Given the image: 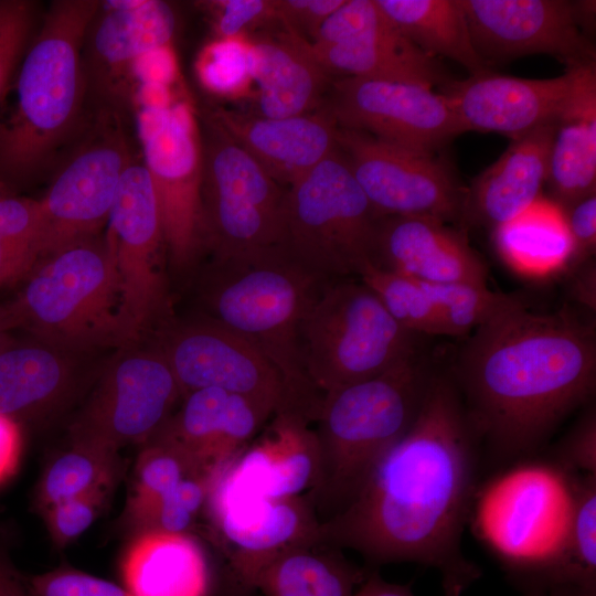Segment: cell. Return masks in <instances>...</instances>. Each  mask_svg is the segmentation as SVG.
<instances>
[{
    "mask_svg": "<svg viewBox=\"0 0 596 596\" xmlns=\"http://www.w3.org/2000/svg\"><path fill=\"white\" fill-rule=\"evenodd\" d=\"M482 458L481 437L447 364L438 362L413 425L354 499L320 522V542L374 565L434 568L444 596H461L482 575L461 549Z\"/></svg>",
    "mask_w": 596,
    "mask_h": 596,
    "instance_id": "obj_1",
    "label": "cell"
},
{
    "mask_svg": "<svg viewBox=\"0 0 596 596\" xmlns=\"http://www.w3.org/2000/svg\"><path fill=\"white\" fill-rule=\"evenodd\" d=\"M483 456L533 457L596 387L595 320L568 305L535 312L513 297L469 333L447 363Z\"/></svg>",
    "mask_w": 596,
    "mask_h": 596,
    "instance_id": "obj_2",
    "label": "cell"
},
{
    "mask_svg": "<svg viewBox=\"0 0 596 596\" xmlns=\"http://www.w3.org/2000/svg\"><path fill=\"white\" fill-rule=\"evenodd\" d=\"M100 0H54L0 105V191L19 194L53 173L91 111L82 68Z\"/></svg>",
    "mask_w": 596,
    "mask_h": 596,
    "instance_id": "obj_3",
    "label": "cell"
},
{
    "mask_svg": "<svg viewBox=\"0 0 596 596\" xmlns=\"http://www.w3.org/2000/svg\"><path fill=\"white\" fill-rule=\"evenodd\" d=\"M439 361L424 349L387 371L321 395L319 466L307 493L320 522L343 510L413 425Z\"/></svg>",
    "mask_w": 596,
    "mask_h": 596,
    "instance_id": "obj_4",
    "label": "cell"
},
{
    "mask_svg": "<svg viewBox=\"0 0 596 596\" xmlns=\"http://www.w3.org/2000/svg\"><path fill=\"white\" fill-rule=\"evenodd\" d=\"M320 279L278 245L215 258L203 294L210 318L254 343L310 416L321 396L305 373L299 333Z\"/></svg>",
    "mask_w": 596,
    "mask_h": 596,
    "instance_id": "obj_5",
    "label": "cell"
},
{
    "mask_svg": "<svg viewBox=\"0 0 596 596\" xmlns=\"http://www.w3.org/2000/svg\"><path fill=\"white\" fill-rule=\"evenodd\" d=\"M4 307L13 329H26L36 339L77 353L137 341L125 317L107 228L40 259L17 298Z\"/></svg>",
    "mask_w": 596,
    "mask_h": 596,
    "instance_id": "obj_6",
    "label": "cell"
},
{
    "mask_svg": "<svg viewBox=\"0 0 596 596\" xmlns=\"http://www.w3.org/2000/svg\"><path fill=\"white\" fill-rule=\"evenodd\" d=\"M579 473L554 458H524L478 485L469 520L512 583L566 554Z\"/></svg>",
    "mask_w": 596,
    "mask_h": 596,
    "instance_id": "obj_7",
    "label": "cell"
},
{
    "mask_svg": "<svg viewBox=\"0 0 596 596\" xmlns=\"http://www.w3.org/2000/svg\"><path fill=\"white\" fill-rule=\"evenodd\" d=\"M398 324L363 283L321 289L299 333L305 373L322 394L379 375L428 348Z\"/></svg>",
    "mask_w": 596,
    "mask_h": 596,
    "instance_id": "obj_8",
    "label": "cell"
},
{
    "mask_svg": "<svg viewBox=\"0 0 596 596\" xmlns=\"http://www.w3.org/2000/svg\"><path fill=\"white\" fill-rule=\"evenodd\" d=\"M182 87L146 86L137 96L141 160L157 199L171 264L190 266L203 246V149L199 114Z\"/></svg>",
    "mask_w": 596,
    "mask_h": 596,
    "instance_id": "obj_9",
    "label": "cell"
},
{
    "mask_svg": "<svg viewBox=\"0 0 596 596\" xmlns=\"http://www.w3.org/2000/svg\"><path fill=\"white\" fill-rule=\"evenodd\" d=\"M380 220L338 149L287 189L280 246L322 279L359 276Z\"/></svg>",
    "mask_w": 596,
    "mask_h": 596,
    "instance_id": "obj_10",
    "label": "cell"
},
{
    "mask_svg": "<svg viewBox=\"0 0 596 596\" xmlns=\"http://www.w3.org/2000/svg\"><path fill=\"white\" fill-rule=\"evenodd\" d=\"M136 157L129 115L107 108L91 111L38 199L40 259L103 233L121 177Z\"/></svg>",
    "mask_w": 596,
    "mask_h": 596,
    "instance_id": "obj_11",
    "label": "cell"
},
{
    "mask_svg": "<svg viewBox=\"0 0 596 596\" xmlns=\"http://www.w3.org/2000/svg\"><path fill=\"white\" fill-rule=\"evenodd\" d=\"M203 245L215 258L278 246L287 189L203 113Z\"/></svg>",
    "mask_w": 596,
    "mask_h": 596,
    "instance_id": "obj_12",
    "label": "cell"
},
{
    "mask_svg": "<svg viewBox=\"0 0 596 596\" xmlns=\"http://www.w3.org/2000/svg\"><path fill=\"white\" fill-rule=\"evenodd\" d=\"M204 510L226 558L224 596H251L273 557L291 546L320 542V520L307 494L262 498L213 478Z\"/></svg>",
    "mask_w": 596,
    "mask_h": 596,
    "instance_id": "obj_13",
    "label": "cell"
},
{
    "mask_svg": "<svg viewBox=\"0 0 596 596\" xmlns=\"http://www.w3.org/2000/svg\"><path fill=\"white\" fill-rule=\"evenodd\" d=\"M124 347L104 370L71 427L72 441L113 453L148 443L182 396L161 350Z\"/></svg>",
    "mask_w": 596,
    "mask_h": 596,
    "instance_id": "obj_14",
    "label": "cell"
},
{
    "mask_svg": "<svg viewBox=\"0 0 596 596\" xmlns=\"http://www.w3.org/2000/svg\"><path fill=\"white\" fill-rule=\"evenodd\" d=\"M175 29V12L169 2L100 1L82 47L88 110L107 108L129 115L137 99L141 62L172 47Z\"/></svg>",
    "mask_w": 596,
    "mask_h": 596,
    "instance_id": "obj_15",
    "label": "cell"
},
{
    "mask_svg": "<svg viewBox=\"0 0 596 596\" xmlns=\"http://www.w3.org/2000/svg\"><path fill=\"white\" fill-rule=\"evenodd\" d=\"M338 148L369 202L381 216L464 221L467 190L436 153L413 150L339 128Z\"/></svg>",
    "mask_w": 596,
    "mask_h": 596,
    "instance_id": "obj_16",
    "label": "cell"
},
{
    "mask_svg": "<svg viewBox=\"0 0 596 596\" xmlns=\"http://www.w3.org/2000/svg\"><path fill=\"white\" fill-rule=\"evenodd\" d=\"M322 108L339 128L424 152L436 153L465 132L447 97L419 84L342 76Z\"/></svg>",
    "mask_w": 596,
    "mask_h": 596,
    "instance_id": "obj_17",
    "label": "cell"
},
{
    "mask_svg": "<svg viewBox=\"0 0 596 596\" xmlns=\"http://www.w3.org/2000/svg\"><path fill=\"white\" fill-rule=\"evenodd\" d=\"M161 351L182 396L216 387L258 401L275 413L306 414L276 365L245 337L210 317L173 331Z\"/></svg>",
    "mask_w": 596,
    "mask_h": 596,
    "instance_id": "obj_18",
    "label": "cell"
},
{
    "mask_svg": "<svg viewBox=\"0 0 596 596\" xmlns=\"http://www.w3.org/2000/svg\"><path fill=\"white\" fill-rule=\"evenodd\" d=\"M472 44L487 62L550 54L568 66L594 62L579 25L583 3L564 0H460Z\"/></svg>",
    "mask_w": 596,
    "mask_h": 596,
    "instance_id": "obj_19",
    "label": "cell"
},
{
    "mask_svg": "<svg viewBox=\"0 0 596 596\" xmlns=\"http://www.w3.org/2000/svg\"><path fill=\"white\" fill-rule=\"evenodd\" d=\"M106 228L114 242L125 317L138 340L164 299L160 213L150 177L139 156L121 177Z\"/></svg>",
    "mask_w": 596,
    "mask_h": 596,
    "instance_id": "obj_20",
    "label": "cell"
},
{
    "mask_svg": "<svg viewBox=\"0 0 596 596\" xmlns=\"http://www.w3.org/2000/svg\"><path fill=\"white\" fill-rule=\"evenodd\" d=\"M586 64L568 66L561 76L544 79L488 71L464 81L451 79L440 93L447 97L465 131L499 132L513 140L555 120Z\"/></svg>",
    "mask_w": 596,
    "mask_h": 596,
    "instance_id": "obj_21",
    "label": "cell"
},
{
    "mask_svg": "<svg viewBox=\"0 0 596 596\" xmlns=\"http://www.w3.org/2000/svg\"><path fill=\"white\" fill-rule=\"evenodd\" d=\"M275 411L253 398L216 387L184 395L175 414L151 438L185 455L214 476L235 458L270 419Z\"/></svg>",
    "mask_w": 596,
    "mask_h": 596,
    "instance_id": "obj_22",
    "label": "cell"
},
{
    "mask_svg": "<svg viewBox=\"0 0 596 596\" xmlns=\"http://www.w3.org/2000/svg\"><path fill=\"white\" fill-rule=\"evenodd\" d=\"M310 418L295 409L272 416L256 436L214 478L243 492L268 499L302 496L315 487L319 454Z\"/></svg>",
    "mask_w": 596,
    "mask_h": 596,
    "instance_id": "obj_23",
    "label": "cell"
},
{
    "mask_svg": "<svg viewBox=\"0 0 596 596\" xmlns=\"http://www.w3.org/2000/svg\"><path fill=\"white\" fill-rule=\"evenodd\" d=\"M203 114L285 189L339 149V127L322 107L285 118L225 108L205 109Z\"/></svg>",
    "mask_w": 596,
    "mask_h": 596,
    "instance_id": "obj_24",
    "label": "cell"
},
{
    "mask_svg": "<svg viewBox=\"0 0 596 596\" xmlns=\"http://www.w3.org/2000/svg\"><path fill=\"white\" fill-rule=\"evenodd\" d=\"M374 264L422 283L487 286L488 268L462 230L428 216L381 217Z\"/></svg>",
    "mask_w": 596,
    "mask_h": 596,
    "instance_id": "obj_25",
    "label": "cell"
},
{
    "mask_svg": "<svg viewBox=\"0 0 596 596\" xmlns=\"http://www.w3.org/2000/svg\"><path fill=\"white\" fill-rule=\"evenodd\" d=\"M251 40L256 115L285 118L323 106L332 76L315 58L308 40L283 25L278 33Z\"/></svg>",
    "mask_w": 596,
    "mask_h": 596,
    "instance_id": "obj_26",
    "label": "cell"
},
{
    "mask_svg": "<svg viewBox=\"0 0 596 596\" xmlns=\"http://www.w3.org/2000/svg\"><path fill=\"white\" fill-rule=\"evenodd\" d=\"M554 121L513 139L502 156L473 180L466 194L464 221L492 231L541 196L549 173Z\"/></svg>",
    "mask_w": 596,
    "mask_h": 596,
    "instance_id": "obj_27",
    "label": "cell"
},
{
    "mask_svg": "<svg viewBox=\"0 0 596 596\" xmlns=\"http://www.w3.org/2000/svg\"><path fill=\"white\" fill-rule=\"evenodd\" d=\"M118 575L131 596H211L214 587L198 539L158 529L136 533L120 557Z\"/></svg>",
    "mask_w": 596,
    "mask_h": 596,
    "instance_id": "obj_28",
    "label": "cell"
},
{
    "mask_svg": "<svg viewBox=\"0 0 596 596\" xmlns=\"http://www.w3.org/2000/svg\"><path fill=\"white\" fill-rule=\"evenodd\" d=\"M77 352L36 339L0 351V414L20 426L57 409L75 393Z\"/></svg>",
    "mask_w": 596,
    "mask_h": 596,
    "instance_id": "obj_29",
    "label": "cell"
},
{
    "mask_svg": "<svg viewBox=\"0 0 596 596\" xmlns=\"http://www.w3.org/2000/svg\"><path fill=\"white\" fill-rule=\"evenodd\" d=\"M546 183L564 207L596 193V71L586 64L554 121Z\"/></svg>",
    "mask_w": 596,
    "mask_h": 596,
    "instance_id": "obj_30",
    "label": "cell"
},
{
    "mask_svg": "<svg viewBox=\"0 0 596 596\" xmlns=\"http://www.w3.org/2000/svg\"><path fill=\"white\" fill-rule=\"evenodd\" d=\"M315 58L332 76L413 83L428 87L451 81L439 62L408 41L393 24L332 45L309 42Z\"/></svg>",
    "mask_w": 596,
    "mask_h": 596,
    "instance_id": "obj_31",
    "label": "cell"
},
{
    "mask_svg": "<svg viewBox=\"0 0 596 596\" xmlns=\"http://www.w3.org/2000/svg\"><path fill=\"white\" fill-rule=\"evenodd\" d=\"M502 262L530 279H545L570 269L573 243L562 207L542 195L492 230Z\"/></svg>",
    "mask_w": 596,
    "mask_h": 596,
    "instance_id": "obj_32",
    "label": "cell"
},
{
    "mask_svg": "<svg viewBox=\"0 0 596 596\" xmlns=\"http://www.w3.org/2000/svg\"><path fill=\"white\" fill-rule=\"evenodd\" d=\"M339 550L321 542L291 546L265 565L256 589L265 596H353L369 571Z\"/></svg>",
    "mask_w": 596,
    "mask_h": 596,
    "instance_id": "obj_33",
    "label": "cell"
},
{
    "mask_svg": "<svg viewBox=\"0 0 596 596\" xmlns=\"http://www.w3.org/2000/svg\"><path fill=\"white\" fill-rule=\"evenodd\" d=\"M392 24L426 54L450 58L471 75L488 72L477 53L460 0H376Z\"/></svg>",
    "mask_w": 596,
    "mask_h": 596,
    "instance_id": "obj_34",
    "label": "cell"
},
{
    "mask_svg": "<svg viewBox=\"0 0 596 596\" xmlns=\"http://www.w3.org/2000/svg\"><path fill=\"white\" fill-rule=\"evenodd\" d=\"M119 457L93 445L74 443L55 456L36 483L33 505L40 514L51 507L100 488H111L119 476Z\"/></svg>",
    "mask_w": 596,
    "mask_h": 596,
    "instance_id": "obj_35",
    "label": "cell"
},
{
    "mask_svg": "<svg viewBox=\"0 0 596 596\" xmlns=\"http://www.w3.org/2000/svg\"><path fill=\"white\" fill-rule=\"evenodd\" d=\"M190 475L211 476L173 446L157 439L147 443L134 470L126 509L127 520L137 532L153 528L162 499Z\"/></svg>",
    "mask_w": 596,
    "mask_h": 596,
    "instance_id": "obj_36",
    "label": "cell"
},
{
    "mask_svg": "<svg viewBox=\"0 0 596 596\" xmlns=\"http://www.w3.org/2000/svg\"><path fill=\"white\" fill-rule=\"evenodd\" d=\"M39 259L38 199L0 191V289L24 280Z\"/></svg>",
    "mask_w": 596,
    "mask_h": 596,
    "instance_id": "obj_37",
    "label": "cell"
},
{
    "mask_svg": "<svg viewBox=\"0 0 596 596\" xmlns=\"http://www.w3.org/2000/svg\"><path fill=\"white\" fill-rule=\"evenodd\" d=\"M359 277L403 328L428 338L445 336L438 310L419 281L374 263L365 265Z\"/></svg>",
    "mask_w": 596,
    "mask_h": 596,
    "instance_id": "obj_38",
    "label": "cell"
},
{
    "mask_svg": "<svg viewBox=\"0 0 596 596\" xmlns=\"http://www.w3.org/2000/svg\"><path fill=\"white\" fill-rule=\"evenodd\" d=\"M195 71L201 85L211 94L245 98L254 86L251 38L214 39L200 52Z\"/></svg>",
    "mask_w": 596,
    "mask_h": 596,
    "instance_id": "obj_39",
    "label": "cell"
},
{
    "mask_svg": "<svg viewBox=\"0 0 596 596\" xmlns=\"http://www.w3.org/2000/svg\"><path fill=\"white\" fill-rule=\"evenodd\" d=\"M419 283L438 310L445 336L451 337H467L514 297L468 283Z\"/></svg>",
    "mask_w": 596,
    "mask_h": 596,
    "instance_id": "obj_40",
    "label": "cell"
},
{
    "mask_svg": "<svg viewBox=\"0 0 596 596\" xmlns=\"http://www.w3.org/2000/svg\"><path fill=\"white\" fill-rule=\"evenodd\" d=\"M39 3L0 0V105L35 34Z\"/></svg>",
    "mask_w": 596,
    "mask_h": 596,
    "instance_id": "obj_41",
    "label": "cell"
},
{
    "mask_svg": "<svg viewBox=\"0 0 596 596\" xmlns=\"http://www.w3.org/2000/svg\"><path fill=\"white\" fill-rule=\"evenodd\" d=\"M199 3L209 13L216 39L251 38V32L279 23L276 0H213Z\"/></svg>",
    "mask_w": 596,
    "mask_h": 596,
    "instance_id": "obj_42",
    "label": "cell"
},
{
    "mask_svg": "<svg viewBox=\"0 0 596 596\" xmlns=\"http://www.w3.org/2000/svg\"><path fill=\"white\" fill-rule=\"evenodd\" d=\"M390 25L392 22L377 6L376 0H344L323 22L311 43L317 45L344 43Z\"/></svg>",
    "mask_w": 596,
    "mask_h": 596,
    "instance_id": "obj_43",
    "label": "cell"
},
{
    "mask_svg": "<svg viewBox=\"0 0 596 596\" xmlns=\"http://www.w3.org/2000/svg\"><path fill=\"white\" fill-rule=\"evenodd\" d=\"M110 490L111 488L93 490L60 502L42 513L54 544L65 547L89 529L107 502Z\"/></svg>",
    "mask_w": 596,
    "mask_h": 596,
    "instance_id": "obj_44",
    "label": "cell"
},
{
    "mask_svg": "<svg viewBox=\"0 0 596 596\" xmlns=\"http://www.w3.org/2000/svg\"><path fill=\"white\" fill-rule=\"evenodd\" d=\"M212 478L206 475L184 477L162 499L152 529L190 533L189 530L205 507Z\"/></svg>",
    "mask_w": 596,
    "mask_h": 596,
    "instance_id": "obj_45",
    "label": "cell"
},
{
    "mask_svg": "<svg viewBox=\"0 0 596 596\" xmlns=\"http://www.w3.org/2000/svg\"><path fill=\"white\" fill-rule=\"evenodd\" d=\"M26 582L34 596H131L119 584L66 565L26 576Z\"/></svg>",
    "mask_w": 596,
    "mask_h": 596,
    "instance_id": "obj_46",
    "label": "cell"
},
{
    "mask_svg": "<svg viewBox=\"0 0 596 596\" xmlns=\"http://www.w3.org/2000/svg\"><path fill=\"white\" fill-rule=\"evenodd\" d=\"M553 458L575 473L596 475V412L586 408L570 433L561 440Z\"/></svg>",
    "mask_w": 596,
    "mask_h": 596,
    "instance_id": "obj_47",
    "label": "cell"
},
{
    "mask_svg": "<svg viewBox=\"0 0 596 596\" xmlns=\"http://www.w3.org/2000/svg\"><path fill=\"white\" fill-rule=\"evenodd\" d=\"M344 0H276L279 23L311 42Z\"/></svg>",
    "mask_w": 596,
    "mask_h": 596,
    "instance_id": "obj_48",
    "label": "cell"
},
{
    "mask_svg": "<svg viewBox=\"0 0 596 596\" xmlns=\"http://www.w3.org/2000/svg\"><path fill=\"white\" fill-rule=\"evenodd\" d=\"M573 243L570 269L592 258L596 245V193L562 207Z\"/></svg>",
    "mask_w": 596,
    "mask_h": 596,
    "instance_id": "obj_49",
    "label": "cell"
},
{
    "mask_svg": "<svg viewBox=\"0 0 596 596\" xmlns=\"http://www.w3.org/2000/svg\"><path fill=\"white\" fill-rule=\"evenodd\" d=\"M23 450L21 426L0 414V487L17 473Z\"/></svg>",
    "mask_w": 596,
    "mask_h": 596,
    "instance_id": "obj_50",
    "label": "cell"
},
{
    "mask_svg": "<svg viewBox=\"0 0 596 596\" xmlns=\"http://www.w3.org/2000/svg\"><path fill=\"white\" fill-rule=\"evenodd\" d=\"M570 292L575 302L592 315L596 309V267L589 258L570 270Z\"/></svg>",
    "mask_w": 596,
    "mask_h": 596,
    "instance_id": "obj_51",
    "label": "cell"
},
{
    "mask_svg": "<svg viewBox=\"0 0 596 596\" xmlns=\"http://www.w3.org/2000/svg\"><path fill=\"white\" fill-rule=\"evenodd\" d=\"M8 535L0 528V596H34L28 585L26 576L14 566Z\"/></svg>",
    "mask_w": 596,
    "mask_h": 596,
    "instance_id": "obj_52",
    "label": "cell"
},
{
    "mask_svg": "<svg viewBox=\"0 0 596 596\" xmlns=\"http://www.w3.org/2000/svg\"><path fill=\"white\" fill-rule=\"evenodd\" d=\"M411 586L386 582L376 570H369L353 596H414Z\"/></svg>",
    "mask_w": 596,
    "mask_h": 596,
    "instance_id": "obj_53",
    "label": "cell"
},
{
    "mask_svg": "<svg viewBox=\"0 0 596 596\" xmlns=\"http://www.w3.org/2000/svg\"><path fill=\"white\" fill-rule=\"evenodd\" d=\"M13 329L4 305H0V351L13 340L9 332Z\"/></svg>",
    "mask_w": 596,
    "mask_h": 596,
    "instance_id": "obj_54",
    "label": "cell"
}]
</instances>
